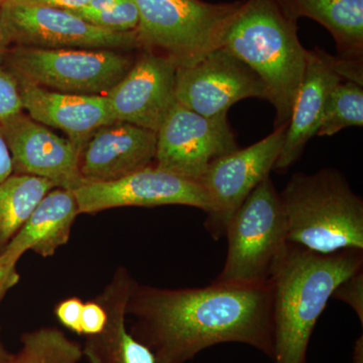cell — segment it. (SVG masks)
Here are the masks:
<instances>
[{
	"mask_svg": "<svg viewBox=\"0 0 363 363\" xmlns=\"http://www.w3.org/2000/svg\"><path fill=\"white\" fill-rule=\"evenodd\" d=\"M106 323L107 313L104 306L98 301L84 303L82 319H81L82 334L87 336L97 335L104 331Z\"/></svg>",
	"mask_w": 363,
	"mask_h": 363,
	"instance_id": "obj_27",
	"label": "cell"
},
{
	"mask_svg": "<svg viewBox=\"0 0 363 363\" xmlns=\"http://www.w3.org/2000/svg\"><path fill=\"white\" fill-rule=\"evenodd\" d=\"M84 303L79 298H70L60 303L55 310L56 316L66 328L77 334H82L81 319H82Z\"/></svg>",
	"mask_w": 363,
	"mask_h": 363,
	"instance_id": "obj_28",
	"label": "cell"
},
{
	"mask_svg": "<svg viewBox=\"0 0 363 363\" xmlns=\"http://www.w3.org/2000/svg\"><path fill=\"white\" fill-rule=\"evenodd\" d=\"M6 363H21V360L18 355H16V357H13V359L9 360V362Z\"/></svg>",
	"mask_w": 363,
	"mask_h": 363,
	"instance_id": "obj_36",
	"label": "cell"
},
{
	"mask_svg": "<svg viewBox=\"0 0 363 363\" xmlns=\"http://www.w3.org/2000/svg\"><path fill=\"white\" fill-rule=\"evenodd\" d=\"M13 173L52 182L56 188L73 191L84 183L80 173L82 149L61 138L23 112L0 123Z\"/></svg>",
	"mask_w": 363,
	"mask_h": 363,
	"instance_id": "obj_13",
	"label": "cell"
},
{
	"mask_svg": "<svg viewBox=\"0 0 363 363\" xmlns=\"http://www.w3.org/2000/svg\"><path fill=\"white\" fill-rule=\"evenodd\" d=\"M157 133L128 123L102 126L83 147L80 173L84 182L118 180L155 164Z\"/></svg>",
	"mask_w": 363,
	"mask_h": 363,
	"instance_id": "obj_15",
	"label": "cell"
},
{
	"mask_svg": "<svg viewBox=\"0 0 363 363\" xmlns=\"http://www.w3.org/2000/svg\"><path fill=\"white\" fill-rule=\"evenodd\" d=\"M222 47L264 83L267 101L276 109L274 128L288 124L309 51L298 40L297 20L281 0H243Z\"/></svg>",
	"mask_w": 363,
	"mask_h": 363,
	"instance_id": "obj_3",
	"label": "cell"
},
{
	"mask_svg": "<svg viewBox=\"0 0 363 363\" xmlns=\"http://www.w3.org/2000/svg\"><path fill=\"white\" fill-rule=\"evenodd\" d=\"M6 1V0H0V7H1L2 4H4Z\"/></svg>",
	"mask_w": 363,
	"mask_h": 363,
	"instance_id": "obj_37",
	"label": "cell"
},
{
	"mask_svg": "<svg viewBox=\"0 0 363 363\" xmlns=\"http://www.w3.org/2000/svg\"><path fill=\"white\" fill-rule=\"evenodd\" d=\"M298 21L309 18L330 32L338 58L363 63V0H281Z\"/></svg>",
	"mask_w": 363,
	"mask_h": 363,
	"instance_id": "obj_19",
	"label": "cell"
},
{
	"mask_svg": "<svg viewBox=\"0 0 363 363\" xmlns=\"http://www.w3.org/2000/svg\"><path fill=\"white\" fill-rule=\"evenodd\" d=\"M286 125L243 150L215 160L198 183L211 203L205 228L212 238L225 235L227 223L253 189L269 177L285 143Z\"/></svg>",
	"mask_w": 363,
	"mask_h": 363,
	"instance_id": "obj_9",
	"label": "cell"
},
{
	"mask_svg": "<svg viewBox=\"0 0 363 363\" xmlns=\"http://www.w3.org/2000/svg\"><path fill=\"white\" fill-rule=\"evenodd\" d=\"M4 63L20 83L70 94L105 95L135 61L111 50L13 47L4 54Z\"/></svg>",
	"mask_w": 363,
	"mask_h": 363,
	"instance_id": "obj_7",
	"label": "cell"
},
{
	"mask_svg": "<svg viewBox=\"0 0 363 363\" xmlns=\"http://www.w3.org/2000/svg\"><path fill=\"white\" fill-rule=\"evenodd\" d=\"M18 281H20V276L18 272L11 274V272H7L6 267L0 262V301L2 300L7 291L16 286Z\"/></svg>",
	"mask_w": 363,
	"mask_h": 363,
	"instance_id": "obj_32",
	"label": "cell"
},
{
	"mask_svg": "<svg viewBox=\"0 0 363 363\" xmlns=\"http://www.w3.org/2000/svg\"><path fill=\"white\" fill-rule=\"evenodd\" d=\"M140 13L136 35L140 49L188 68L223 45L243 0L210 4L203 0H133Z\"/></svg>",
	"mask_w": 363,
	"mask_h": 363,
	"instance_id": "obj_5",
	"label": "cell"
},
{
	"mask_svg": "<svg viewBox=\"0 0 363 363\" xmlns=\"http://www.w3.org/2000/svg\"><path fill=\"white\" fill-rule=\"evenodd\" d=\"M13 174V159L6 138L0 128V183Z\"/></svg>",
	"mask_w": 363,
	"mask_h": 363,
	"instance_id": "obj_30",
	"label": "cell"
},
{
	"mask_svg": "<svg viewBox=\"0 0 363 363\" xmlns=\"http://www.w3.org/2000/svg\"><path fill=\"white\" fill-rule=\"evenodd\" d=\"M18 357L21 363H79L83 350L56 328H40L25 333Z\"/></svg>",
	"mask_w": 363,
	"mask_h": 363,
	"instance_id": "obj_23",
	"label": "cell"
},
{
	"mask_svg": "<svg viewBox=\"0 0 363 363\" xmlns=\"http://www.w3.org/2000/svg\"><path fill=\"white\" fill-rule=\"evenodd\" d=\"M78 215L77 200L73 191L52 189L0 253V262L7 272L16 274V264L28 250L43 257H52L68 243Z\"/></svg>",
	"mask_w": 363,
	"mask_h": 363,
	"instance_id": "obj_18",
	"label": "cell"
},
{
	"mask_svg": "<svg viewBox=\"0 0 363 363\" xmlns=\"http://www.w3.org/2000/svg\"><path fill=\"white\" fill-rule=\"evenodd\" d=\"M126 314L135 319L130 333L150 348L156 363H186L211 346L229 342L274 357L272 281L188 289L136 284Z\"/></svg>",
	"mask_w": 363,
	"mask_h": 363,
	"instance_id": "obj_1",
	"label": "cell"
},
{
	"mask_svg": "<svg viewBox=\"0 0 363 363\" xmlns=\"http://www.w3.org/2000/svg\"><path fill=\"white\" fill-rule=\"evenodd\" d=\"M74 14L98 28L116 33L135 32L140 23V13L133 0H123L100 13Z\"/></svg>",
	"mask_w": 363,
	"mask_h": 363,
	"instance_id": "obj_24",
	"label": "cell"
},
{
	"mask_svg": "<svg viewBox=\"0 0 363 363\" xmlns=\"http://www.w3.org/2000/svg\"><path fill=\"white\" fill-rule=\"evenodd\" d=\"M342 80L346 79L341 75L338 57L318 48L308 52L304 77L286 125L285 143L274 169L285 172L300 159L306 145L317 135L329 93Z\"/></svg>",
	"mask_w": 363,
	"mask_h": 363,
	"instance_id": "obj_16",
	"label": "cell"
},
{
	"mask_svg": "<svg viewBox=\"0 0 363 363\" xmlns=\"http://www.w3.org/2000/svg\"><path fill=\"white\" fill-rule=\"evenodd\" d=\"M128 303V296L121 291H111L100 298L107 323L101 333L88 336L83 354L90 363H156L150 348L126 329Z\"/></svg>",
	"mask_w": 363,
	"mask_h": 363,
	"instance_id": "obj_20",
	"label": "cell"
},
{
	"mask_svg": "<svg viewBox=\"0 0 363 363\" xmlns=\"http://www.w3.org/2000/svg\"><path fill=\"white\" fill-rule=\"evenodd\" d=\"M332 298L350 306L363 324V267L343 281L332 294Z\"/></svg>",
	"mask_w": 363,
	"mask_h": 363,
	"instance_id": "obj_26",
	"label": "cell"
},
{
	"mask_svg": "<svg viewBox=\"0 0 363 363\" xmlns=\"http://www.w3.org/2000/svg\"><path fill=\"white\" fill-rule=\"evenodd\" d=\"M9 43L4 38V33H2L1 30H0V57L4 56V54L7 52V50L9 49Z\"/></svg>",
	"mask_w": 363,
	"mask_h": 363,
	"instance_id": "obj_34",
	"label": "cell"
},
{
	"mask_svg": "<svg viewBox=\"0 0 363 363\" xmlns=\"http://www.w3.org/2000/svg\"><path fill=\"white\" fill-rule=\"evenodd\" d=\"M23 111L33 121L58 128L83 150L93 133L116 123L106 95L57 92L20 83Z\"/></svg>",
	"mask_w": 363,
	"mask_h": 363,
	"instance_id": "obj_17",
	"label": "cell"
},
{
	"mask_svg": "<svg viewBox=\"0 0 363 363\" xmlns=\"http://www.w3.org/2000/svg\"><path fill=\"white\" fill-rule=\"evenodd\" d=\"M13 355L9 354L6 350V348L4 347V345L0 343V363L9 362V360L13 359Z\"/></svg>",
	"mask_w": 363,
	"mask_h": 363,
	"instance_id": "obj_35",
	"label": "cell"
},
{
	"mask_svg": "<svg viewBox=\"0 0 363 363\" xmlns=\"http://www.w3.org/2000/svg\"><path fill=\"white\" fill-rule=\"evenodd\" d=\"M247 98L267 100L264 83L224 47L188 68L177 69V104L205 117H227L229 108Z\"/></svg>",
	"mask_w": 363,
	"mask_h": 363,
	"instance_id": "obj_11",
	"label": "cell"
},
{
	"mask_svg": "<svg viewBox=\"0 0 363 363\" xmlns=\"http://www.w3.org/2000/svg\"><path fill=\"white\" fill-rule=\"evenodd\" d=\"M54 188L45 179L21 174L0 183V253Z\"/></svg>",
	"mask_w": 363,
	"mask_h": 363,
	"instance_id": "obj_21",
	"label": "cell"
},
{
	"mask_svg": "<svg viewBox=\"0 0 363 363\" xmlns=\"http://www.w3.org/2000/svg\"><path fill=\"white\" fill-rule=\"evenodd\" d=\"M279 196L289 242L323 255L363 250V200L337 169L296 174Z\"/></svg>",
	"mask_w": 363,
	"mask_h": 363,
	"instance_id": "obj_4",
	"label": "cell"
},
{
	"mask_svg": "<svg viewBox=\"0 0 363 363\" xmlns=\"http://www.w3.org/2000/svg\"><path fill=\"white\" fill-rule=\"evenodd\" d=\"M23 111V99L18 81L0 57V123Z\"/></svg>",
	"mask_w": 363,
	"mask_h": 363,
	"instance_id": "obj_25",
	"label": "cell"
},
{
	"mask_svg": "<svg viewBox=\"0 0 363 363\" xmlns=\"http://www.w3.org/2000/svg\"><path fill=\"white\" fill-rule=\"evenodd\" d=\"M227 255L213 283L257 286L271 281L272 269L288 243L281 196L271 177L260 182L226 226Z\"/></svg>",
	"mask_w": 363,
	"mask_h": 363,
	"instance_id": "obj_6",
	"label": "cell"
},
{
	"mask_svg": "<svg viewBox=\"0 0 363 363\" xmlns=\"http://www.w3.org/2000/svg\"><path fill=\"white\" fill-rule=\"evenodd\" d=\"M0 30L9 45L44 50L140 49L136 32L104 30L71 11L6 0L0 7Z\"/></svg>",
	"mask_w": 363,
	"mask_h": 363,
	"instance_id": "obj_8",
	"label": "cell"
},
{
	"mask_svg": "<svg viewBox=\"0 0 363 363\" xmlns=\"http://www.w3.org/2000/svg\"><path fill=\"white\" fill-rule=\"evenodd\" d=\"M79 214L118 207L184 205L211 211V203L198 182L181 178L152 166L118 180L84 182L74 189Z\"/></svg>",
	"mask_w": 363,
	"mask_h": 363,
	"instance_id": "obj_12",
	"label": "cell"
},
{
	"mask_svg": "<svg viewBox=\"0 0 363 363\" xmlns=\"http://www.w3.org/2000/svg\"><path fill=\"white\" fill-rule=\"evenodd\" d=\"M177 69L164 57L143 52L128 74L105 94L116 121L157 133L177 104Z\"/></svg>",
	"mask_w": 363,
	"mask_h": 363,
	"instance_id": "obj_14",
	"label": "cell"
},
{
	"mask_svg": "<svg viewBox=\"0 0 363 363\" xmlns=\"http://www.w3.org/2000/svg\"><path fill=\"white\" fill-rule=\"evenodd\" d=\"M351 126H363L362 85L342 80L329 93L317 135L332 136Z\"/></svg>",
	"mask_w": 363,
	"mask_h": 363,
	"instance_id": "obj_22",
	"label": "cell"
},
{
	"mask_svg": "<svg viewBox=\"0 0 363 363\" xmlns=\"http://www.w3.org/2000/svg\"><path fill=\"white\" fill-rule=\"evenodd\" d=\"M123 0H91L87 6L82 9H76V11H69L73 13H100V11H108L112 7L116 6L117 4Z\"/></svg>",
	"mask_w": 363,
	"mask_h": 363,
	"instance_id": "obj_31",
	"label": "cell"
},
{
	"mask_svg": "<svg viewBox=\"0 0 363 363\" xmlns=\"http://www.w3.org/2000/svg\"><path fill=\"white\" fill-rule=\"evenodd\" d=\"M363 267V250L318 253L286 243L272 269L274 363H307L313 331L335 289Z\"/></svg>",
	"mask_w": 363,
	"mask_h": 363,
	"instance_id": "obj_2",
	"label": "cell"
},
{
	"mask_svg": "<svg viewBox=\"0 0 363 363\" xmlns=\"http://www.w3.org/2000/svg\"><path fill=\"white\" fill-rule=\"evenodd\" d=\"M238 149L227 117L210 118L176 104L157 130L154 164L198 182L215 160Z\"/></svg>",
	"mask_w": 363,
	"mask_h": 363,
	"instance_id": "obj_10",
	"label": "cell"
},
{
	"mask_svg": "<svg viewBox=\"0 0 363 363\" xmlns=\"http://www.w3.org/2000/svg\"><path fill=\"white\" fill-rule=\"evenodd\" d=\"M16 4L26 6H48L64 11H76L87 6L91 0H11Z\"/></svg>",
	"mask_w": 363,
	"mask_h": 363,
	"instance_id": "obj_29",
	"label": "cell"
},
{
	"mask_svg": "<svg viewBox=\"0 0 363 363\" xmlns=\"http://www.w3.org/2000/svg\"><path fill=\"white\" fill-rule=\"evenodd\" d=\"M353 363H363V339L362 336L357 339L353 350Z\"/></svg>",
	"mask_w": 363,
	"mask_h": 363,
	"instance_id": "obj_33",
	"label": "cell"
}]
</instances>
